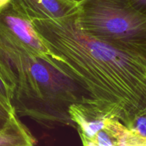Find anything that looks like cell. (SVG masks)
I'll return each mask as SVG.
<instances>
[{
  "mask_svg": "<svg viewBox=\"0 0 146 146\" xmlns=\"http://www.w3.org/2000/svg\"><path fill=\"white\" fill-rule=\"evenodd\" d=\"M31 24L51 52L43 59L79 87L83 104L129 128L146 113V60L83 31L77 14Z\"/></svg>",
  "mask_w": 146,
  "mask_h": 146,
  "instance_id": "cell-1",
  "label": "cell"
},
{
  "mask_svg": "<svg viewBox=\"0 0 146 146\" xmlns=\"http://www.w3.org/2000/svg\"><path fill=\"white\" fill-rule=\"evenodd\" d=\"M0 74L13 91L18 117L46 128L74 127L69 107L84 95L70 78L0 30Z\"/></svg>",
  "mask_w": 146,
  "mask_h": 146,
  "instance_id": "cell-2",
  "label": "cell"
},
{
  "mask_svg": "<svg viewBox=\"0 0 146 146\" xmlns=\"http://www.w3.org/2000/svg\"><path fill=\"white\" fill-rule=\"evenodd\" d=\"M77 19L91 36L146 60V15L127 0H84Z\"/></svg>",
  "mask_w": 146,
  "mask_h": 146,
  "instance_id": "cell-3",
  "label": "cell"
},
{
  "mask_svg": "<svg viewBox=\"0 0 146 146\" xmlns=\"http://www.w3.org/2000/svg\"><path fill=\"white\" fill-rule=\"evenodd\" d=\"M0 30L40 58L51 54L31 21L19 13L10 3L0 10Z\"/></svg>",
  "mask_w": 146,
  "mask_h": 146,
  "instance_id": "cell-4",
  "label": "cell"
},
{
  "mask_svg": "<svg viewBox=\"0 0 146 146\" xmlns=\"http://www.w3.org/2000/svg\"><path fill=\"white\" fill-rule=\"evenodd\" d=\"M10 4L30 21L57 19L78 12V4L69 0H11Z\"/></svg>",
  "mask_w": 146,
  "mask_h": 146,
  "instance_id": "cell-5",
  "label": "cell"
},
{
  "mask_svg": "<svg viewBox=\"0 0 146 146\" xmlns=\"http://www.w3.org/2000/svg\"><path fill=\"white\" fill-rule=\"evenodd\" d=\"M36 139L14 114L0 130V146H31Z\"/></svg>",
  "mask_w": 146,
  "mask_h": 146,
  "instance_id": "cell-6",
  "label": "cell"
},
{
  "mask_svg": "<svg viewBox=\"0 0 146 146\" xmlns=\"http://www.w3.org/2000/svg\"><path fill=\"white\" fill-rule=\"evenodd\" d=\"M0 98L8 106L9 108L14 110L12 106L13 91L11 87L4 81L0 74Z\"/></svg>",
  "mask_w": 146,
  "mask_h": 146,
  "instance_id": "cell-7",
  "label": "cell"
},
{
  "mask_svg": "<svg viewBox=\"0 0 146 146\" xmlns=\"http://www.w3.org/2000/svg\"><path fill=\"white\" fill-rule=\"evenodd\" d=\"M130 129H132L141 136L146 138V113L135 118Z\"/></svg>",
  "mask_w": 146,
  "mask_h": 146,
  "instance_id": "cell-8",
  "label": "cell"
},
{
  "mask_svg": "<svg viewBox=\"0 0 146 146\" xmlns=\"http://www.w3.org/2000/svg\"><path fill=\"white\" fill-rule=\"evenodd\" d=\"M14 114H16L14 110L9 108L0 98V130L4 128V125Z\"/></svg>",
  "mask_w": 146,
  "mask_h": 146,
  "instance_id": "cell-9",
  "label": "cell"
},
{
  "mask_svg": "<svg viewBox=\"0 0 146 146\" xmlns=\"http://www.w3.org/2000/svg\"><path fill=\"white\" fill-rule=\"evenodd\" d=\"M127 1L133 8L146 15V0H127Z\"/></svg>",
  "mask_w": 146,
  "mask_h": 146,
  "instance_id": "cell-10",
  "label": "cell"
},
{
  "mask_svg": "<svg viewBox=\"0 0 146 146\" xmlns=\"http://www.w3.org/2000/svg\"><path fill=\"white\" fill-rule=\"evenodd\" d=\"M11 1V0H0V10L2 9L7 5H8Z\"/></svg>",
  "mask_w": 146,
  "mask_h": 146,
  "instance_id": "cell-11",
  "label": "cell"
},
{
  "mask_svg": "<svg viewBox=\"0 0 146 146\" xmlns=\"http://www.w3.org/2000/svg\"><path fill=\"white\" fill-rule=\"evenodd\" d=\"M69 1H72V2H74V3H76V4H79L80 2H82V1H84V0H69Z\"/></svg>",
  "mask_w": 146,
  "mask_h": 146,
  "instance_id": "cell-12",
  "label": "cell"
}]
</instances>
